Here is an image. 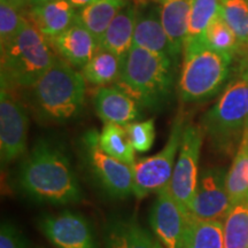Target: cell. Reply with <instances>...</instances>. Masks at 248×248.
Here are the masks:
<instances>
[{"label": "cell", "instance_id": "8fae6325", "mask_svg": "<svg viewBox=\"0 0 248 248\" xmlns=\"http://www.w3.org/2000/svg\"><path fill=\"white\" fill-rule=\"evenodd\" d=\"M231 207L226 190V172L221 168L203 170L188 204V216L201 221L223 222Z\"/></svg>", "mask_w": 248, "mask_h": 248}, {"label": "cell", "instance_id": "5bb4252c", "mask_svg": "<svg viewBox=\"0 0 248 248\" xmlns=\"http://www.w3.org/2000/svg\"><path fill=\"white\" fill-rule=\"evenodd\" d=\"M48 42L55 53L74 68L84 67L100 49L99 40L77 18L66 31Z\"/></svg>", "mask_w": 248, "mask_h": 248}, {"label": "cell", "instance_id": "5b68a950", "mask_svg": "<svg viewBox=\"0 0 248 248\" xmlns=\"http://www.w3.org/2000/svg\"><path fill=\"white\" fill-rule=\"evenodd\" d=\"M233 57L208 47L202 42L185 43L178 79L183 102H201L216 95L230 76Z\"/></svg>", "mask_w": 248, "mask_h": 248}, {"label": "cell", "instance_id": "4fadbf2b", "mask_svg": "<svg viewBox=\"0 0 248 248\" xmlns=\"http://www.w3.org/2000/svg\"><path fill=\"white\" fill-rule=\"evenodd\" d=\"M156 193L150 217L155 239L163 248H182L187 213L173 197L169 184Z\"/></svg>", "mask_w": 248, "mask_h": 248}, {"label": "cell", "instance_id": "8992f818", "mask_svg": "<svg viewBox=\"0 0 248 248\" xmlns=\"http://www.w3.org/2000/svg\"><path fill=\"white\" fill-rule=\"evenodd\" d=\"M200 126L214 147L230 151L241 141L248 126V78L239 74L206 111Z\"/></svg>", "mask_w": 248, "mask_h": 248}, {"label": "cell", "instance_id": "484cf974", "mask_svg": "<svg viewBox=\"0 0 248 248\" xmlns=\"http://www.w3.org/2000/svg\"><path fill=\"white\" fill-rule=\"evenodd\" d=\"M219 15L237 36L240 52L248 55V0H219Z\"/></svg>", "mask_w": 248, "mask_h": 248}, {"label": "cell", "instance_id": "ffe728a7", "mask_svg": "<svg viewBox=\"0 0 248 248\" xmlns=\"http://www.w3.org/2000/svg\"><path fill=\"white\" fill-rule=\"evenodd\" d=\"M138 13L135 6L126 5L111 21L102 36L99 43L100 49H106L122 59L125 57L133 46V33Z\"/></svg>", "mask_w": 248, "mask_h": 248}, {"label": "cell", "instance_id": "d6986e66", "mask_svg": "<svg viewBox=\"0 0 248 248\" xmlns=\"http://www.w3.org/2000/svg\"><path fill=\"white\" fill-rule=\"evenodd\" d=\"M160 17L173 51L177 57L183 53L187 36L192 0H159Z\"/></svg>", "mask_w": 248, "mask_h": 248}, {"label": "cell", "instance_id": "7402d4cb", "mask_svg": "<svg viewBox=\"0 0 248 248\" xmlns=\"http://www.w3.org/2000/svg\"><path fill=\"white\" fill-rule=\"evenodd\" d=\"M123 59L106 49H99L97 54L82 68L85 82L94 86H108L117 83L122 71Z\"/></svg>", "mask_w": 248, "mask_h": 248}, {"label": "cell", "instance_id": "e575fe53", "mask_svg": "<svg viewBox=\"0 0 248 248\" xmlns=\"http://www.w3.org/2000/svg\"><path fill=\"white\" fill-rule=\"evenodd\" d=\"M239 74H241V75H244V76H246L248 78V55H246V57L244 58L243 62H241Z\"/></svg>", "mask_w": 248, "mask_h": 248}, {"label": "cell", "instance_id": "7c38bea8", "mask_svg": "<svg viewBox=\"0 0 248 248\" xmlns=\"http://www.w3.org/2000/svg\"><path fill=\"white\" fill-rule=\"evenodd\" d=\"M38 226L57 248H98L91 223L82 214L64 210L44 215L39 218Z\"/></svg>", "mask_w": 248, "mask_h": 248}, {"label": "cell", "instance_id": "4dcf8cb0", "mask_svg": "<svg viewBox=\"0 0 248 248\" xmlns=\"http://www.w3.org/2000/svg\"><path fill=\"white\" fill-rule=\"evenodd\" d=\"M125 129L136 152L145 153L153 147L155 140L154 120L132 122L125 125Z\"/></svg>", "mask_w": 248, "mask_h": 248}, {"label": "cell", "instance_id": "e0dca14e", "mask_svg": "<svg viewBox=\"0 0 248 248\" xmlns=\"http://www.w3.org/2000/svg\"><path fill=\"white\" fill-rule=\"evenodd\" d=\"M30 22L49 39L66 31L75 22L77 13L68 0H51L30 6Z\"/></svg>", "mask_w": 248, "mask_h": 248}, {"label": "cell", "instance_id": "9a60e30c", "mask_svg": "<svg viewBox=\"0 0 248 248\" xmlns=\"http://www.w3.org/2000/svg\"><path fill=\"white\" fill-rule=\"evenodd\" d=\"M94 109L101 121L119 125H128L140 117V105L119 86H102L93 98Z\"/></svg>", "mask_w": 248, "mask_h": 248}, {"label": "cell", "instance_id": "44dd1931", "mask_svg": "<svg viewBox=\"0 0 248 248\" xmlns=\"http://www.w3.org/2000/svg\"><path fill=\"white\" fill-rule=\"evenodd\" d=\"M126 5V0H95L84 8H80L76 18L100 43L111 21Z\"/></svg>", "mask_w": 248, "mask_h": 248}, {"label": "cell", "instance_id": "74e56055", "mask_svg": "<svg viewBox=\"0 0 248 248\" xmlns=\"http://www.w3.org/2000/svg\"><path fill=\"white\" fill-rule=\"evenodd\" d=\"M135 1L139 2V4H140V5H145L148 1V0H135Z\"/></svg>", "mask_w": 248, "mask_h": 248}, {"label": "cell", "instance_id": "d6a6232c", "mask_svg": "<svg viewBox=\"0 0 248 248\" xmlns=\"http://www.w3.org/2000/svg\"><path fill=\"white\" fill-rule=\"evenodd\" d=\"M0 1H5V2H7V4L12 5L15 8L21 9V8L26 7V6H30L32 0H0Z\"/></svg>", "mask_w": 248, "mask_h": 248}, {"label": "cell", "instance_id": "7a4b0ae2", "mask_svg": "<svg viewBox=\"0 0 248 248\" xmlns=\"http://www.w3.org/2000/svg\"><path fill=\"white\" fill-rule=\"evenodd\" d=\"M175 67L171 59L133 45L123 58L116 84L140 107L159 109L171 95Z\"/></svg>", "mask_w": 248, "mask_h": 248}, {"label": "cell", "instance_id": "836d02e7", "mask_svg": "<svg viewBox=\"0 0 248 248\" xmlns=\"http://www.w3.org/2000/svg\"><path fill=\"white\" fill-rule=\"evenodd\" d=\"M68 1H69L75 8L80 9V8H84L85 6L92 4V2L95 1V0H68Z\"/></svg>", "mask_w": 248, "mask_h": 248}, {"label": "cell", "instance_id": "cb8c5ba5", "mask_svg": "<svg viewBox=\"0 0 248 248\" xmlns=\"http://www.w3.org/2000/svg\"><path fill=\"white\" fill-rule=\"evenodd\" d=\"M99 145L109 156L133 167L136 163V151L130 141L125 126L106 123L99 133Z\"/></svg>", "mask_w": 248, "mask_h": 248}, {"label": "cell", "instance_id": "277c9868", "mask_svg": "<svg viewBox=\"0 0 248 248\" xmlns=\"http://www.w3.org/2000/svg\"><path fill=\"white\" fill-rule=\"evenodd\" d=\"M85 83L82 73L58 59L31 88V101L42 119L54 123L68 122L84 106Z\"/></svg>", "mask_w": 248, "mask_h": 248}, {"label": "cell", "instance_id": "8d00e7d4", "mask_svg": "<svg viewBox=\"0 0 248 248\" xmlns=\"http://www.w3.org/2000/svg\"><path fill=\"white\" fill-rule=\"evenodd\" d=\"M243 137L246 139V140L248 141V126L246 128V130H245V132H244V135H243Z\"/></svg>", "mask_w": 248, "mask_h": 248}, {"label": "cell", "instance_id": "9c48e42d", "mask_svg": "<svg viewBox=\"0 0 248 248\" xmlns=\"http://www.w3.org/2000/svg\"><path fill=\"white\" fill-rule=\"evenodd\" d=\"M203 137V130L200 125L192 122L185 123L178 159L169 183L173 197L181 203L186 213L199 179L198 167H199Z\"/></svg>", "mask_w": 248, "mask_h": 248}, {"label": "cell", "instance_id": "f1b7e54d", "mask_svg": "<svg viewBox=\"0 0 248 248\" xmlns=\"http://www.w3.org/2000/svg\"><path fill=\"white\" fill-rule=\"evenodd\" d=\"M218 14L219 0H192L190 22L185 43L201 40L204 30Z\"/></svg>", "mask_w": 248, "mask_h": 248}, {"label": "cell", "instance_id": "d590c367", "mask_svg": "<svg viewBox=\"0 0 248 248\" xmlns=\"http://www.w3.org/2000/svg\"><path fill=\"white\" fill-rule=\"evenodd\" d=\"M47 1H51V0H32V1H31L30 6L39 5V4H43V2H47Z\"/></svg>", "mask_w": 248, "mask_h": 248}, {"label": "cell", "instance_id": "ac0fdd59", "mask_svg": "<svg viewBox=\"0 0 248 248\" xmlns=\"http://www.w3.org/2000/svg\"><path fill=\"white\" fill-rule=\"evenodd\" d=\"M105 248H157L159 243L152 238L135 218L113 217L104 230Z\"/></svg>", "mask_w": 248, "mask_h": 248}, {"label": "cell", "instance_id": "6da1fadb", "mask_svg": "<svg viewBox=\"0 0 248 248\" xmlns=\"http://www.w3.org/2000/svg\"><path fill=\"white\" fill-rule=\"evenodd\" d=\"M17 185L26 197L39 203L64 206L83 198L67 153L47 138H40L21 163Z\"/></svg>", "mask_w": 248, "mask_h": 248}, {"label": "cell", "instance_id": "3957f363", "mask_svg": "<svg viewBox=\"0 0 248 248\" xmlns=\"http://www.w3.org/2000/svg\"><path fill=\"white\" fill-rule=\"evenodd\" d=\"M58 59L48 39L24 18L15 38L1 48V86L32 88Z\"/></svg>", "mask_w": 248, "mask_h": 248}, {"label": "cell", "instance_id": "d4e9b609", "mask_svg": "<svg viewBox=\"0 0 248 248\" xmlns=\"http://www.w3.org/2000/svg\"><path fill=\"white\" fill-rule=\"evenodd\" d=\"M226 190L232 204L248 201V141L244 137L226 172Z\"/></svg>", "mask_w": 248, "mask_h": 248}, {"label": "cell", "instance_id": "f546056e", "mask_svg": "<svg viewBox=\"0 0 248 248\" xmlns=\"http://www.w3.org/2000/svg\"><path fill=\"white\" fill-rule=\"evenodd\" d=\"M20 9L5 1H0V44L1 48L7 46L15 38L22 28L24 18L18 13Z\"/></svg>", "mask_w": 248, "mask_h": 248}, {"label": "cell", "instance_id": "2e32d148", "mask_svg": "<svg viewBox=\"0 0 248 248\" xmlns=\"http://www.w3.org/2000/svg\"><path fill=\"white\" fill-rule=\"evenodd\" d=\"M133 45L164 55L177 64L179 58L173 51L168 35L161 22L160 9L157 6H152L141 13H138L133 33Z\"/></svg>", "mask_w": 248, "mask_h": 248}, {"label": "cell", "instance_id": "52a82bcc", "mask_svg": "<svg viewBox=\"0 0 248 248\" xmlns=\"http://www.w3.org/2000/svg\"><path fill=\"white\" fill-rule=\"evenodd\" d=\"M186 120L182 111L173 120L171 131L162 151L153 156L136 161L133 169V195L142 199L152 192H157L170 183L175 168L176 155L181 142Z\"/></svg>", "mask_w": 248, "mask_h": 248}, {"label": "cell", "instance_id": "f35d334b", "mask_svg": "<svg viewBox=\"0 0 248 248\" xmlns=\"http://www.w3.org/2000/svg\"><path fill=\"white\" fill-rule=\"evenodd\" d=\"M157 248H163V247H162V246H161V245L159 244V247H157Z\"/></svg>", "mask_w": 248, "mask_h": 248}, {"label": "cell", "instance_id": "603a6c76", "mask_svg": "<svg viewBox=\"0 0 248 248\" xmlns=\"http://www.w3.org/2000/svg\"><path fill=\"white\" fill-rule=\"evenodd\" d=\"M182 248H224V222L188 216Z\"/></svg>", "mask_w": 248, "mask_h": 248}, {"label": "cell", "instance_id": "83f0119b", "mask_svg": "<svg viewBox=\"0 0 248 248\" xmlns=\"http://www.w3.org/2000/svg\"><path fill=\"white\" fill-rule=\"evenodd\" d=\"M200 42H202L204 45L215 49V51L229 54L231 57H234V54L240 52L237 36L219 14L214 18L209 23V26L207 27V29L204 30Z\"/></svg>", "mask_w": 248, "mask_h": 248}, {"label": "cell", "instance_id": "30bf717a", "mask_svg": "<svg viewBox=\"0 0 248 248\" xmlns=\"http://www.w3.org/2000/svg\"><path fill=\"white\" fill-rule=\"evenodd\" d=\"M29 116L11 89L2 88L0 93V160L6 167L22 156L27 150Z\"/></svg>", "mask_w": 248, "mask_h": 248}, {"label": "cell", "instance_id": "ba28073f", "mask_svg": "<svg viewBox=\"0 0 248 248\" xmlns=\"http://www.w3.org/2000/svg\"><path fill=\"white\" fill-rule=\"evenodd\" d=\"M83 152L90 172L105 193L114 199H125L133 194L132 167L105 153L99 145L97 131L85 133Z\"/></svg>", "mask_w": 248, "mask_h": 248}, {"label": "cell", "instance_id": "4316f807", "mask_svg": "<svg viewBox=\"0 0 248 248\" xmlns=\"http://www.w3.org/2000/svg\"><path fill=\"white\" fill-rule=\"evenodd\" d=\"M224 248H248V201L232 204L224 219Z\"/></svg>", "mask_w": 248, "mask_h": 248}, {"label": "cell", "instance_id": "1f68e13d", "mask_svg": "<svg viewBox=\"0 0 248 248\" xmlns=\"http://www.w3.org/2000/svg\"><path fill=\"white\" fill-rule=\"evenodd\" d=\"M0 248H26L21 232L9 222H2L0 230Z\"/></svg>", "mask_w": 248, "mask_h": 248}]
</instances>
